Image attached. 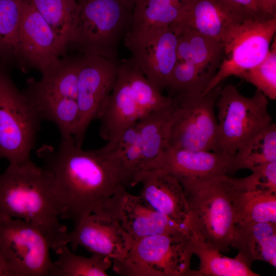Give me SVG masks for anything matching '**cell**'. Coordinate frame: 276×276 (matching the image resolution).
<instances>
[{"instance_id":"obj_16","label":"cell","mask_w":276,"mask_h":276,"mask_svg":"<svg viewBox=\"0 0 276 276\" xmlns=\"http://www.w3.org/2000/svg\"><path fill=\"white\" fill-rule=\"evenodd\" d=\"M80 54L60 58L42 74L41 78H29L22 93L37 111L64 98L77 100Z\"/></svg>"},{"instance_id":"obj_3","label":"cell","mask_w":276,"mask_h":276,"mask_svg":"<svg viewBox=\"0 0 276 276\" xmlns=\"http://www.w3.org/2000/svg\"><path fill=\"white\" fill-rule=\"evenodd\" d=\"M172 97L163 95L152 84L130 58L119 60L114 86L96 119L100 134L107 141L102 147L109 150L129 126L169 105Z\"/></svg>"},{"instance_id":"obj_23","label":"cell","mask_w":276,"mask_h":276,"mask_svg":"<svg viewBox=\"0 0 276 276\" xmlns=\"http://www.w3.org/2000/svg\"><path fill=\"white\" fill-rule=\"evenodd\" d=\"M193 254L200 260L198 270H191L189 276H258L238 256L222 255L205 240L191 229Z\"/></svg>"},{"instance_id":"obj_25","label":"cell","mask_w":276,"mask_h":276,"mask_svg":"<svg viewBox=\"0 0 276 276\" xmlns=\"http://www.w3.org/2000/svg\"><path fill=\"white\" fill-rule=\"evenodd\" d=\"M239 187L234 198L236 224L276 223V192L243 189Z\"/></svg>"},{"instance_id":"obj_24","label":"cell","mask_w":276,"mask_h":276,"mask_svg":"<svg viewBox=\"0 0 276 276\" xmlns=\"http://www.w3.org/2000/svg\"><path fill=\"white\" fill-rule=\"evenodd\" d=\"M191 0H134L131 29L178 25Z\"/></svg>"},{"instance_id":"obj_1","label":"cell","mask_w":276,"mask_h":276,"mask_svg":"<svg viewBox=\"0 0 276 276\" xmlns=\"http://www.w3.org/2000/svg\"><path fill=\"white\" fill-rule=\"evenodd\" d=\"M37 155L52 176L60 218L75 224L94 213L119 216L127 190L107 155L83 150L74 137L61 139L57 147L43 145Z\"/></svg>"},{"instance_id":"obj_13","label":"cell","mask_w":276,"mask_h":276,"mask_svg":"<svg viewBox=\"0 0 276 276\" xmlns=\"http://www.w3.org/2000/svg\"><path fill=\"white\" fill-rule=\"evenodd\" d=\"M190 233L155 235L134 240L127 257L154 276H189L193 255Z\"/></svg>"},{"instance_id":"obj_8","label":"cell","mask_w":276,"mask_h":276,"mask_svg":"<svg viewBox=\"0 0 276 276\" xmlns=\"http://www.w3.org/2000/svg\"><path fill=\"white\" fill-rule=\"evenodd\" d=\"M276 17L266 20L245 19L233 26L222 40L223 55L216 74L203 94L230 76L241 77L260 63L275 37Z\"/></svg>"},{"instance_id":"obj_14","label":"cell","mask_w":276,"mask_h":276,"mask_svg":"<svg viewBox=\"0 0 276 276\" xmlns=\"http://www.w3.org/2000/svg\"><path fill=\"white\" fill-rule=\"evenodd\" d=\"M22 72L34 68L44 73L63 56L51 28L30 0L22 5L18 37Z\"/></svg>"},{"instance_id":"obj_7","label":"cell","mask_w":276,"mask_h":276,"mask_svg":"<svg viewBox=\"0 0 276 276\" xmlns=\"http://www.w3.org/2000/svg\"><path fill=\"white\" fill-rule=\"evenodd\" d=\"M41 121L34 107L0 67V159L11 164L31 160Z\"/></svg>"},{"instance_id":"obj_21","label":"cell","mask_w":276,"mask_h":276,"mask_svg":"<svg viewBox=\"0 0 276 276\" xmlns=\"http://www.w3.org/2000/svg\"><path fill=\"white\" fill-rule=\"evenodd\" d=\"M140 121L136 144L141 157V175L156 168V161L168 146L170 130L177 106V98Z\"/></svg>"},{"instance_id":"obj_26","label":"cell","mask_w":276,"mask_h":276,"mask_svg":"<svg viewBox=\"0 0 276 276\" xmlns=\"http://www.w3.org/2000/svg\"><path fill=\"white\" fill-rule=\"evenodd\" d=\"M53 30L64 56L78 11V0H30Z\"/></svg>"},{"instance_id":"obj_34","label":"cell","mask_w":276,"mask_h":276,"mask_svg":"<svg viewBox=\"0 0 276 276\" xmlns=\"http://www.w3.org/2000/svg\"><path fill=\"white\" fill-rule=\"evenodd\" d=\"M251 171V175L239 178L243 189L276 192V162L258 166Z\"/></svg>"},{"instance_id":"obj_37","label":"cell","mask_w":276,"mask_h":276,"mask_svg":"<svg viewBox=\"0 0 276 276\" xmlns=\"http://www.w3.org/2000/svg\"><path fill=\"white\" fill-rule=\"evenodd\" d=\"M263 9L273 16H276V0H258Z\"/></svg>"},{"instance_id":"obj_19","label":"cell","mask_w":276,"mask_h":276,"mask_svg":"<svg viewBox=\"0 0 276 276\" xmlns=\"http://www.w3.org/2000/svg\"><path fill=\"white\" fill-rule=\"evenodd\" d=\"M245 19L256 18L227 0H191L186 15L177 26L222 42L233 26Z\"/></svg>"},{"instance_id":"obj_32","label":"cell","mask_w":276,"mask_h":276,"mask_svg":"<svg viewBox=\"0 0 276 276\" xmlns=\"http://www.w3.org/2000/svg\"><path fill=\"white\" fill-rule=\"evenodd\" d=\"M41 120L54 123L58 127L61 139L73 137V132L78 120L79 108L77 100L64 98L49 103L37 111Z\"/></svg>"},{"instance_id":"obj_20","label":"cell","mask_w":276,"mask_h":276,"mask_svg":"<svg viewBox=\"0 0 276 276\" xmlns=\"http://www.w3.org/2000/svg\"><path fill=\"white\" fill-rule=\"evenodd\" d=\"M119 219L133 241L155 235L191 232L190 226L175 222L155 210L142 196L127 191L121 202Z\"/></svg>"},{"instance_id":"obj_22","label":"cell","mask_w":276,"mask_h":276,"mask_svg":"<svg viewBox=\"0 0 276 276\" xmlns=\"http://www.w3.org/2000/svg\"><path fill=\"white\" fill-rule=\"evenodd\" d=\"M231 246L249 267L260 260L276 266V223L249 222L235 224Z\"/></svg>"},{"instance_id":"obj_6","label":"cell","mask_w":276,"mask_h":276,"mask_svg":"<svg viewBox=\"0 0 276 276\" xmlns=\"http://www.w3.org/2000/svg\"><path fill=\"white\" fill-rule=\"evenodd\" d=\"M268 98L257 89L250 97L241 94L232 84L220 89L218 108V152L233 158L249 140L273 123Z\"/></svg>"},{"instance_id":"obj_33","label":"cell","mask_w":276,"mask_h":276,"mask_svg":"<svg viewBox=\"0 0 276 276\" xmlns=\"http://www.w3.org/2000/svg\"><path fill=\"white\" fill-rule=\"evenodd\" d=\"M254 85L267 98L276 99V39L271 44L266 57L245 72L240 77Z\"/></svg>"},{"instance_id":"obj_28","label":"cell","mask_w":276,"mask_h":276,"mask_svg":"<svg viewBox=\"0 0 276 276\" xmlns=\"http://www.w3.org/2000/svg\"><path fill=\"white\" fill-rule=\"evenodd\" d=\"M57 254L58 258L53 262L50 276H107L112 265L108 257L96 254L90 257L78 255L67 245Z\"/></svg>"},{"instance_id":"obj_17","label":"cell","mask_w":276,"mask_h":276,"mask_svg":"<svg viewBox=\"0 0 276 276\" xmlns=\"http://www.w3.org/2000/svg\"><path fill=\"white\" fill-rule=\"evenodd\" d=\"M232 158L220 152L191 150L168 146L156 161L181 182L230 173Z\"/></svg>"},{"instance_id":"obj_15","label":"cell","mask_w":276,"mask_h":276,"mask_svg":"<svg viewBox=\"0 0 276 276\" xmlns=\"http://www.w3.org/2000/svg\"><path fill=\"white\" fill-rule=\"evenodd\" d=\"M66 242L74 249L80 246L92 254L122 260L127 257L133 240L118 217L100 213L90 214L74 224L67 233Z\"/></svg>"},{"instance_id":"obj_31","label":"cell","mask_w":276,"mask_h":276,"mask_svg":"<svg viewBox=\"0 0 276 276\" xmlns=\"http://www.w3.org/2000/svg\"><path fill=\"white\" fill-rule=\"evenodd\" d=\"M209 83L193 63L176 61L167 88L170 96L198 95L203 93Z\"/></svg>"},{"instance_id":"obj_18","label":"cell","mask_w":276,"mask_h":276,"mask_svg":"<svg viewBox=\"0 0 276 276\" xmlns=\"http://www.w3.org/2000/svg\"><path fill=\"white\" fill-rule=\"evenodd\" d=\"M138 182L142 184L141 196L152 207L175 222L190 227L183 189L176 177L157 168L141 175Z\"/></svg>"},{"instance_id":"obj_36","label":"cell","mask_w":276,"mask_h":276,"mask_svg":"<svg viewBox=\"0 0 276 276\" xmlns=\"http://www.w3.org/2000/svg\"><path fill=\"white\" fill-rule=\"evenodd\" d=\"M242 9L253 17L266 20L273 16L266 12L262 7L258 0H227Z\"/></svg>"},{"instance_id":"obj_35","label":"cell","mask_w":276,"mask_h":276,"mask_svg":"<svg viewBox=\"0 0 276 276\" xmlns=\"http://www.w3.org/2000/svg\"><path fill=\"white\" fill-rule=\"evenodd\" d=\"M113 261V270L118 274L126 276H154L152 271L127 257L122 260Z\"/></svg>"},{"instance_id":"obj_29","label":"cell","mask_w":276,"mask_h":276,"mask_svg":"<svg viewBox=\"0 0 276 276\" xmlns=\"http://www.w3.org/2000/svg\"><path fill=\"white\" fill-rule=\"evenodd\" d=\"M24 0H0V61L18 68V37Z\"/></svg>"},{"instance_id":"obj_9","label":"cell","mask_w":276,"mask_h":276,"mask_svg":"<svg viewBox=\"0 0 276 276\" xmlns=\"http://www.w3.org/2000/svg\"><path fill=\"white\" fill-rule=\"evenodd\" d=\"M220 89L219 85L206 94L175 95L177 106L169 147L219 152L215 107Z\"/></svg>"},{"instance_id":"obj_30","label":"cell","mask_w":276,"mask_h":276,"mask_svg":"<svg viewBox=\"0 0 276 276\" xmlns=\"http://www.w3.org/2000/svg\"><path fill=\"white\" fill-rule=\"evenodd\" d=\"M181 29L190 44L192 63L210 82L221 63L223 55V43L189 28Z\"/></svg>"},{"instance_id":"obj_5","label":"cell","mask_w":276,"mask_h":276,"mask_svg":"<svg viewBox=\"0 0 276 276\" xmlns=\"http://www.w3.org/2000/svg\"><path fill=\"white\" fill-rule=\"evenodd\" d=\"M67 50L119 61V48L133 26L134 0H78Z\"/></svg>"},{"instance_id":"obj_27","label":"cell","mask_w":276,"mask_h":276,"mask_svg":"<svg viewBox=\"0 0 276 276\" xmlns=\"http://www.w3.org/2000/svg\"><path fill=\"white\" fill-rule=\"evenodd\" d=\"M276 162V125L270 126L254 136L233 157L230 173Z\"/></svg>"},{"instance_id":"obj_11","label":"cell","mask_w":276,"mask_h":276,"mask_svg":"<svg viewBox=\"0 0 276 276\" xmlns=\"http://www.w3.org/2000/svg\"><path fill=\"white\" fill-rule=\"evenodd\" d=\"M50 249L43 235L30 223L0 217V251L11 276H50Z\"/></svg>"},{"instance_id":"obj_4","label":"cell","mask_w":276,"mask_h":276,"mask_svg":"<svg viewBox=\"0 0 276 276\" xmlns=\"http://www.w3.org/2000/svg\"><path fill=\"white\" fill-rule=\"evenodd\" d=\"M188 206L191 229L221 252L231 246L238 178L222 174L180 182Z\"/></svg>"},{"instance_id":"obj_38","label":"cell","mask_w":276,"mask_h":276,"mask_svg":"<svg viewBox=\"0 0 276 276\" xmlns=\"http://www.w3.org/2000/svg\"><path fill=\"white\" fill-rule=\"evenodd\" d=\"M0 276H11L10 269L0 251Z\"/></svg>"},{"instance_id":"obj_2","label":"cell","mask_w":276,"mask_h":276,"mask_svg":"<svg viewBox=\"0 0 276 276\" xmlns=\"http://www.w3.org/2000/svg\"><path fill=\"white\" fill-rule=\"evenodd\" d=\"M0 217L18 218L37 228L57 254L67 245L51 174L32 160L9 164L0 174Z\"/></svg>"},{"instance_id":"obj_12","label":"cell","mask_w":276,"mask_h":276,"mask_svg":"<svg viewBox=\"0 0 276 276\" xmlns=\"http://www.w3.org/2000/svg\"><path fill=\"white\" fill-rule=\"evenodd\" d=\"M119 61L80 54L77 98L79 114L73 134L78 146H82L89 124L97 118L114 86Z\"/></svg>"},{"instance_id":"obj_10","label":"cell","mask_w":276,"mask_h":276,"mask_svg":"<svg viewBox=\"0 0 276 276\" xmlns=\"http://www.w3.org/2000/svg\"><path fill=\"white\" fill-rule=\"evenodd\" d=\"M180 31L176 25L131 29L123 40L131 53L130 59L161 91L167 88L176 62L177 38Z\"/></svg>"}]
</instances>
